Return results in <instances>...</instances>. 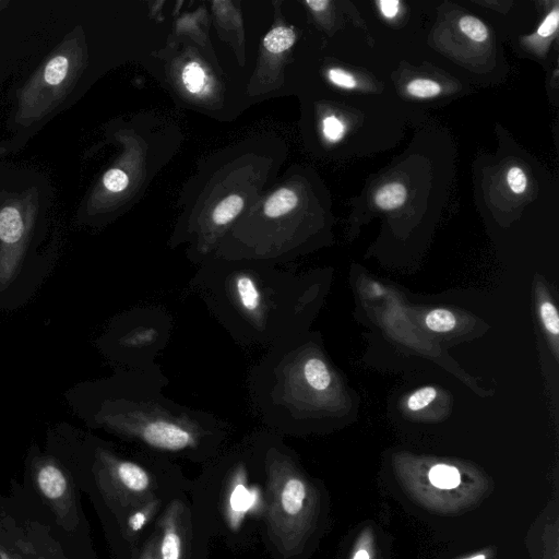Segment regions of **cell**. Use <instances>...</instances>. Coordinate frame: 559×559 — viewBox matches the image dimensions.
<instances>
[{
    "label": "cell",
    "mask_w": 559,
    "mask_h": 559,
    "mask_svg": "<svg viewBox=\"0 0 559 559\" xmlns=\"http://www.w3.org/2000/svg\"><path fill=\"white\" fill-rule=\"evenodd\" d=\"M69 60L62 55L51 58L44 71V80L49 85L60 84L68 74Z\"/></svg>",
    "instance_id": "obj_12"
},
{
    "label": "cell",
    "mask_w": 559,
    "mask_h": 559,
    "mask_svg": "<svg viewBox=\"0 0 559 559\" xmlns=\"http://www.w3.org/2000/svg\"><path fill=\"white\" fill-rule=\"evenodd\" d=\"M294 41L295 33L290 28L280 26L269 32L263 43L269 51L280 53L288 49Z\"/></svg>",
    "instance_id": "obj_11"
},
{
    "label": "cell",
    "mask_w": 559,
    "mask_h": 559,
    "mask_svg": "<svg viewBox=\"0 0 559 559\" xmlns=\"http://www.w3.org/2000/svg\"><path fill=\"white\" fill-rule=\"evenodd\" d=\"M436 396L437 391L431 386L419 389L409 396L407 406L411 411H419L429 405Z\"/></svg>",
    "instance_id": "obj_18"
},
{
    "label": "cell",
    "mask_w": 559,
    "mask_h": 559,
    "mask_svg": "<svg viewBox=\"0 0 559 559\" xmlns=\"http://www.w3.org/2000/svg\"><path fill=\"white\" fill-rule=\"evenodd\" d=\"M231 503L235 510H245L249 507V493L243 486H238L235 489Z\"/></svg>",
    "instance_id": "obj_25"
},
{
    "label": "cell",
    "mask_w": 559,
    "mask_h": 559,
    "mask_svg": "<svg viewBox=\"0 0 559 559\" xmlns=\"http://www.w3.org/2000/svg\"><path fill=\"white\" fill-rule=\"evenodd\" d=\"M308 5L314 11H322L329 4V1L318 0V1H307Z\"/></svg>",
    "instance_id": "obj_28"
},
{
    "label": "cell",
    "mask_w": 559,
    "mask_h": 559,
    "mask_svg": "<svg viewBox=\"0 0 559 559\" xmlns=\"http://www.w3.org/2000/svg\"><path fill=\"white\" fill-rule=\"evenodd\" d=\"M117 474L121 483L131 490L142 491L148 485V476L146 472L133 462H120L117 465Z\"/></svg>",
    "instance_id": "obj_5"
},
{
    "label": "cell",
    "mask_w": 559,
    "mask_h": 559,
    "mask_svg": "<svg viewBox=\"0 0 559 559\" xmlns=\"http://www.w3.org/2000/svg\"><path fill=\"white\" fill-rule=\"evenodd\" d=\"M559 21V13L558 10L555 9L552 12H550L547 17L544 20V22L538 27V35L542 37H547L551 35L558 26Z\"/></svg>",
    "instance_id": "obj_24"
},
{
    "label": "cell",
    "mask_w": 559,
    "mask_h": 559,
    "mask_svg": "<svg viewBox=\"0 0 559 559\" xmlns=\"http://www.w3.org/2000/svg\"><path fill=\"white\" fill-rule=\"evenodd\" d=\"M323 132L330 141H337L343 136L344 127L336 117L330 116L323 121Z\"/></svg>",
    "instance_id": "obj_22"
},
{
    "label": "cell",
    "mask_w": 559,
    "mask_h": 559,
    "mask_svg": "<svg viewBox=\"0 0 559 559\" xmlns=\"http://www.w3.org/2000/svg\"><path fill=\"white\" fill-rule=\"evenodd\" d=\"M440 91V85L428 79H416L407 85V92L419 98L436 96Z\"/></svg>",
    "instance_id": "obj_16"
},
{
    "label": "cell",
    "mask_w": 559,
    "mask_h": 559,
    "mask_svg": "<svg viewBox=\"0 0 559 559\" xmlns=\"http://www.w3.org/2000/svg\"><path fill=\"white\" fill-rule=\"evenodd\" d=\"M171 320L160 309L141 308L132 311L128 325L117 338V346L130 370L157 367L155 358L170 338Z\"/></svg>",
    "instance_id": "obj_3"
},
{
    "label": "cell",
    "mask_w": 559,
    "mask_h": 559,
    "mask_svg": "<svg viewBox=\"0 0 559 559\" xmlns=\"http://www.w3.org/2000/svg\"><path fill=\"white\" fill-rule=\"evenodd\" d=\"M297 195L289 189H280L273 193L264 205L269 217H278L290 212L297 204Z\"/></svg>",
    "instance_id": "obj_6"
},
{
    "label": "cell",
    "mask_w": 559,
    "mask_h": 559,
    "mask_svg": "<svg viewBox=\"0 0 559 559\" xmlns=\"http://www.w3.org/2000/svg\"><path fill=\"white\" fill-rule=\"evenodd\" d=\"M460 27L465 35L475 41H484L488 36L486 26L474 16H463L460 20Z\"/></svg>",
    "instance_id": "obj_15"
},
{
    "label": "cell",
    "mask_w": 559,
    "mask_h": 559,
    "mask_svg": "<svg viewBox=\"0 0 559 559\" xmlns=\"http://www.w3.org/2000/svg\"><path fill=\"white\" fill-rule=\"evenodd\" d=\"M507 181L511 190L515 193H522L526 188V176L519 167H511L507 174Z\"/></svg>",
    "instance_id": "obj_21"
},
{
    "label": "cell",
    "mask_w": 559,
    "mask_h": 559,
    "mask_svg": "<svg viewBox=\"0 0 559 559\" xmlns=\"http://www.w3.org/2000/svg\"><path fill=\"white\" fill-rule=\"evenodd\" d=\"M430 483L441 489H452L460 484L459 471L450 465L438 464L430 468L428 474Z\"/></svg>",
    "instance_id": "obj_9"
},
{
    "label": "cell",
    "mask_w": 559,
    "mask_h": 559,
    "mask_svg": "<svg viewBox=\"0 0 559 559\" xmlns=\"http://www.w3.org/2000/svg\"><path fill=\"white\" fill-rule=\"evenodd\" d=\"M468 559H485V556L484 555H476V556L471 557Z\"/></svg>",
    "instance_id": "obj_30"
},
{
    "label": "cell",
    "mask_w": 559,
    "mask_h": 559,
    "mask_svg": "<svg viewBox=\"0 0 559 559\" xmlns=\"http://www.w3.org/2000/svg\"><path fill=\"white\" fill-rule=\"evenodd\" d=\"M425 322L431 331L448 332L454 329L456 319L447 309H435L427 314Z\"/></svg>",
    "instance_id": "obj_13"
},
{
    "label": "cell",
    "mask_w": 559,
    "mask_h": 559,
    "mask_svg": "<svg viewBox=\"0 0 559 559\" xmlns=\"http://www.w3.org/2000/svg\"><path fill=\"white\" fill-rule=\"evenodd\" d=\"M204 79V72L197 62H190L186 66L182 73V80L191 93H197L202 88Z\"/></svg>",
    "instance_id": "obj_14"
},
{
    "label": "cell",
    "mask_w": 559,
    "mask_h": 559,
    "mask_svg": "<svg viewBox=\"0 0 559 559\" xmlns=\"http://www.w3.org/2000/svg\"><path fill=\"white\" fill-rule=\"evenodd\" d=\"M539 313L546 330L557 336L559 334V316L556 307L550 301H545L540 305Z\"/></svg>",
    "instance_id": "obj_17"
},
{
    "label": "cell",
    "mask_w": 559,
    "mask_h": 559,
    "mask_svg": "<svg viewBox=\"0 0 559 559\" xmlns=\"http://www.w3.org/2000/svg\"><path fill=\"white\" fill-rule=\"evenodd\" d=\"M166 384L158 367L130 370L121 391L102 402L97 421L154 449L175 452L194 447L202 433L223 429L215 415L167 396Z\"/></svg>",
    "instance_id": "obj_2"
},
{
    "label": "cell",
    "mask_w": 559,
    "mask_h": 559,
    "mask_svg": "<svg viewBox=\"0 0 559 559\" xmlns=\"http://www.w3.org/2000/svg\"><path fill=\"white\" fill-rule=\"evenodd\" d=\"M144 521H145V516L144 514L142 513H136L134 514L130 521H129V524L131 526L132 530H139L142 527V525L144 524Z\"/></svg>",
    "instance_id": "obj_27"
},
{
    "label": "cell",
    "mask_w": 559,
    "mask_h": 559,
    "mask_svg": "<svg viewBox=\"0 0 559 559\" xmlns=\"http://www.w3.org/2000/svg\"><path fill=\"white\" fill-rule=\"evenodd\" d=\"M329 79L334 84L345 87V88H353L356 85L355 79L349 73H347L341 69L330 70Z\"/></svg>",
    "instance_id": "obj_23"
},
{
    "label": "cell",
    "mask_w": 559,
    "mask_h": 559,
    "mask_svg": "<svg viewBox=\"0 0 559 559\" xmlns=\"http://www.w3.org/2000/svg\"><path fill=\"white\" fill-rule=\"evenodd\" d=\"M380 9L386 17H393L397 13L399 1H396V0L380 1Z\"/></svg>",
    "instance_id": "obj_26"
},
{
    "label": "cell",
    "mask_w": 559,
    "mask_h": 559,
    "mask_svg": "<svg viewBox=\"0 0 559 559\" xmlns=\"http://www.w3.org/2000/svg\"><path fill=\"white\" fill-rule=\"evenodd\" d=\"M406 189L403 185L393 182L380 188L376 195V204L383 210H392L401 206L406 199Z\"/></svg>",
    "instance_id": "obj_7"
},
{
    "label": "cell",
    "mask_w": 559,
    "mask_h": 559,
    "mask_svg": "<svg viewBox=\"0 0 559 559\" xmlns=\"http://www.w3.org/2000/svg\"><path fill=\"white\" fill-rule=\"evenodd\" d=\"M223 329L242 346H266L299 334L298 276L266 262L209 261L190 281Z\"/></svg>",
    "instance_id": "obj_1"
},
{
    "label": "cell",
    "mask_w": 559,
    "mask_h": 559,
    "mask_svg": "<svg viewBox=\"0 0 559 559\" xmlns=\"http://www.w3.org/2000/svg\"><path fill=\"white\" fill-rule=\"evenodd\" d=\"M128 176L118 168L109 169L103 178L104 186L112 192H120L128 186Z\"/></svg>",
    "instance_id": "obj_19"
},
{
    "label": "cell",
    "mask_w": 559,
    "mask_h": 559,
    "mask_svg": "<svg viewBox=\"0 0 559 559\" xmlns=\"http://www.w3.org/2000/svg\"><path fill=\"white\" fill-rule=\"evenodd\" d=\"M353 559H369V555L366 550H358Z\"/></svg>",
    "instance_id": "obj_29"
},
{
    "label": "cell",
    "mask_w": 559,
    "mask_h": 559,
    "mask_svg": "<svg viewBox=\"0 0 559 559\" xmlns=\"http://www.w3.org/2000/svg\"><path fill=\"white\" fill-rule=\"evenodd\" d=\"M180 539L174 532H167L163 538V559H178L180 554Z\"/></svg>",
    "instance_id": "obj_20"
},
{
    "label": "cell",
    "mask_w": 559,
    "mask_h": 559,
    "mask_svg": "<svg viewBox=\"0 0 559 559\" xmlns=\"http://www.w3.org/2000/svg\"><path fill=\"white\" fill-rule=\"evenodd\" d=\"M243 200L231 194L221 201L213 212V221L216 225H226L231 222L242 210Z\"/></svg>",
    "instance_id": "obj_10"
},
{
    "label": "cell",
    "mask_w": 559,
    "mask_h": 559,
    "mask_svg": "<svg viewBox=\"0 0 559 559\" xmlns=\"http://www.w3.org/2000/svg\"><path fill=\"white\" fill-rule=\"evenodd\" d=\"M37 483L44 495L50 499L62 497L67 490V479L62 471L50 463L40 466Z\"/></svg>",
    "instance_id": "obj_4"
},
{
    "label": "cell",
    "mask_w": 559,
    "mask_h": 559,
    "mask_svg": "<svg viewBox=\"0 0 559 559\" xmlns=\"http://www.w3.org/2000/svg\"><path fill=\"white\" fill-rule=\"evenodd\" d=\"M306 489L299 479H289L282 492V504L289 514H296L302 508Z\"/></svg>",
    "instance_id": "obj_8"
}]
</instances>
